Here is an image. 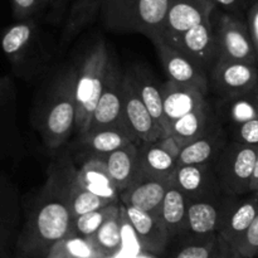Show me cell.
<instances>
[{
    "mask_svg": "<svg viewBox=\"0 0 258 258\" xmlns=\"http://www.w3.org/2000/svg\"><path fill=\"white\" fill-rule=\"evenodd\" d=\"M77 169L62 156L49 169L45 184L27 209L15 253L45 258L53 247L72 234L70 190Z\"/></svg>",
    "mask_w": 258,
    "mask_h": 258,
    "instance_id": "1",
    "label": "cell"
},
{
    "mask_svg": "<svg viewBox=\"0 0 258 258\" xmlns=\"http://www.w3.org/2000/svg\"><path fill=\"white\" fill-rule=\"evenodd\" d=\"M76 70L63 68L40 91L34 125L49 150L60 148L76 130Z\"/></svg>",
    "mask_w": 258,
    "mask_h": 258,
    "instance_id": "2",
    "label": "cell"
},
{
    "mask_svg": "<svg viewBox=\"0 0 258 258\" xmlns=\"http://www.w3.org/2000/svg\"><path fill=\"white\" fill-rule=\"evenodd\" d=\"M170 0H103L100 19L105 28L138 33L154 43L163 38Z\"/></svg>",
    "mask_w": 258,
    "mask_h": 258,
    "instance_id": "3",
    "label": "cell"
},
{
    "mask_svg": "<svg viewBox=\"0 0 258 258\" xmlns=\"http://www.w3.org/2000/svg\"><path fill=\"white\" fill-rule=\"evenodd\" d=\"M0 47L13 70L23 78L38 75L48 60L37 18L17 20L0 38Z\"/></svg>",
    "mask_w": 258,
    "mask_h": 258,
    "instance_id": "4",
    "label": "cell"
},
{
    "mask_svg": "<svg viewBox=\"0 0 258 258\" xmlns=\"http://www.w3.org/2000/svg\"><path fill=\"white\" fill-rule=\"evenodd\" d=\"M110 52L102 39L88 48L76 70V131L83 135L90 130L91 118L103 90Z\"/></svg>",
    "mask_w": 258,
    "mask_h": 258,
    "instance_id": "5",
    "label": "cell"
},
{
    "mask_svg": "<svg viewBox=\"0 0 258 258\" xmlns=\"http://www.w3.org/2000/svg\"><path fill=\"white\" fill-rule=\"evenodd\" d=\"M258 158L257 146L229 140L212 164L222 194L239 197L251 193V181Z\"/></svg>",
    "mask_w": 258,
    "mask_h": 258,
    "instance_id": "6",
    "label": "cell"
},
{
    "mask_svg": "<svg viewBox=\"0 0 258 258\" xmlns=\"http://www.w3.org/2000/svg\"><path fill=\"white\" fill-rule=\"evenodd\" d=\"M212 22L218 47V58L258 64L257 53L246 19L216 8L212 14Z\"/></svg>",
    "mask_w": 258,
    "mask_h": 258,
    "instance_id": "7",
    "label": "cell"
},
{
    "mask_svg": "<svg viewBox=\"0 0 258 258\" xmlns=\"http://www.w3.org/2000/svg\"><path fill=\"white\" fill-rule=\"evenodd\" d=\"M123 76L125 71L121 70L117 59L110 55L103 90L91 118L90 130L107 126H127L123 116Z\"/></svg>",
    "mask_w": 258,
    "mask_h": 258,
    "instance_id": "8",
    "label": "cell"
},
{
    "mask_svg": "<svg viewBox=\"0 0 258 258\" xmlns=\"http://www.w3.org/2000/svg\"><path fill=\"white\" fill-rule=\"evenodd\" d=\"M209 90L218 98L231 97L252 90L258 85L256 64L217 58L208 73Z\"/></svg>",
    "mask_w": 258,
    "mask_h": 258,
    "instance_id": "9",
    "label": "cell"
},
{
    "mask_svg": "<svg viewBox=\"0 0 258 258\" xmlns=\"http://www.w3.org/2000/svg\"><path fill=\"white\" fill-rule=\"evenodd\" d=\"M214 9L211 0H170L161 40L174 45L184 33L211 19Z\"/></svg>",
    "mask_w": 258,
    "mask_h": 258,
    "instance_id": "10",
    "label": "cell"
},
{
    "mask_svg": "<svg viewBox=\"0 0 258 258\" xmlns=\"http://www.w3.org/2000/svg\"><path fill=\"white\" fill-rule=\"evenodd\" d=\"M22 208L17 188L0 171V258L12 257L22 231Z\"/></svg>",
    "mask_w": 258,
    "mask_h": 258,
    "instance_id": "11",
    "label": "cell"
},
{
    "mask_svg": "<svg viewBox=\"0 0 258 258\" xmlns=\"http://www.w3.org/2000/svg\"><path fill=\"white\" fill-rule=\"evenodd\" d=\"M158 50L159 58L169 81L179 85L193 86L203 91L206 95L209 92L208 72L198 64L189 55L165 43L164 40L154 43Z\"/></svg>",
    "mask_w": 258,
    "mask_h": 258,
    "instance_id": "12",
    "label": "cell"
},
{
    "mask_svg": "<svg viewBox=\"0 0 258 258\" xmlns=\"http://www.w3.org/2000/svg\"><path fill=\"white\" fill-rule=\"evenodd\" d=\"M180 148L169 135L153 141H138L139 168L149 175L170 181L179 166Z\"/></svg>",
    "mask_w": 258,
    "mask_h": 258,
    "instance_id": "13",
    "label": "cell"
},
{
    "mask_svg": "<svg viewBox=\"0 0 258 258\" xmlns=\"http://www.w3.org/2000/svg\"><path fill=\"white\" fill-rule=\"evenodd\" d=\"M169 185L170 181L149 175L139 169L130 185L120 193V201L123 206L141 209L160 218L161 204Z\"/></svg>",
    "mask_w": 258,
    "mask_h": 258,
    "instance_id": "14",
    "label": "cell"
},
{
    "mask_svg": "<svg viewBox=\"0 0 258 258\" xmlns=\"http://www.w3.org/2000/svg\"><path fill=\"white\" fill-rule=\"evenodd\" d=\"M170 185L179 189L189 201L223 196L211 164L179 165L170 178Z\"/></svg>",
    "mask_w": 258,
    "mask_h": 258,
    "instance_id": "15",
    "label": "cell"
},
{
    "mask_svg": "<svg viewBox=\"0 0 258 258\" xmlns=\"http://www.w3.org/2000/svg\"><path fill=\"white\" fill-rule=\"evenodd\" d=\"M123 116L126 125L139 141L153 143L166 136L136 93L126 71L123 76Z\"/></svg>",
    "mask_w": 258,
    "mask_h": 258,
    "instance_id": "16",
    "label": "cell"
},
{
    "mask_svg": "<svg viewBox=\"0 0 258 258\" xmlns=\"http://www.w3.org/2000/svg\"><path fill=\"white\" fill-rule=\"evenodd\" d=\"M231 197L223 194L216 198L189 201L186 236L190 238H202L218 233Z\"/></svg>",
    "mask_w": 258,
    "mask_h": 258,
    "instance_id": "17",
    "label": "cell"
},
{
    "mask_svg": "<svg viewBox=\"0 0 258 258\" xmlns=\"http://www.w3.org/2000/svg\"><path fill=\"white\" fill-rule=\"evenodd\" d=\"M239 197H231L218 229L219 236L232 249L246 233L258 213V194L251 193L247 198Z\"/></svg>",
    "mask_w": 258,
    "mask_h": 258,
    "instance_id": "18",
    "label": "cell"
},
{
    "mask_svg": "<svg viewBox=\"0 0 258 258\" xmlns=\"http://www.w3.org/2000/svg\"><path fill=\"white\" fill-rule=\"evenodd\" d=\"M171 47L185 53L209 73L218 58V47L212 18L184 33Z\"/></svg>",
    "mask_w": 258,
    "mask_h": 258,
    "instance_id": "19",
    "label": "cell"
},
{
    "mask_svg": "<svg viewBox=\"0 0 258 258\" xmlns=\"http://www.w3.org/2000/svg\"><path fill=\"white\" fill-rule=\"evenodd\" d=\"M125 207L126 217L136 237L140 249L151 252L158 256L163 254L168 247L170 237L163 221L141 209Z\"/></svg>",
    "mask_w": 258,
    "mask_h": 258,
    "instance_id": "20",
    "label": "cell"
},
{
    "mask_svg": "<svg viewBox=\"0 0 258 258\" xmlns=\"http://www.w3.org/2000/svg\"><path fill=\"white\" fill-rule=\"evenodd\" d=\"M228 141L227 128L217 117L201 138L180 149L179 165H212Z\"/></svg>",
    "mask_w": 258,
    "mask_h": 258,
    "instance_id": "21",
    "label": "cell"
},
{
    "mask_svg": "<svg viewBox=\"0 0 258 258\" xmlns=\"http://www.w3.org/2000/svg\"><path fill=\"white\" fill-rule=\"evenodd\" d=\"M164 115L169 126L178 118L193 112L207 102V95L193 86L166 81L161 85Z\"/></svg>",
    "mask_w": 258,
    "mask_h": 258,
    "instance_id": "22",
    "label": "cell"
},
{
    "mask_svg": "<svg viewBox=\"0 0 258 258\" xmlns=\"http://www.w3.org/2000/svg\"><path fill=\"white\" fill-rule=\"evenodd\" d=\"M138 141L135 134L125 125L93 128L78 139V143L83 146L86 153L90 154V158L106 156L128 144Z\"/></svg>",
    "mask_w": 258,
    "mask_h": 258,
    "instance_id": "23",
    "label": "cell"
},
{
    "mask_svg": "<svg viewBox=\"0 0 258 258\" xmlns=\"http://www.w3.org/2000/svg\"><path fill=\"white\" fill-rule=\"evenodd\" d=\"M126 73H127L136 93L141 98L150 115L163 128L164 133L169 135L170 126H169L165 115H164L161 86L156 83L155 78L153 77L150 71L143 66H134V67L126 70Z\"/></svg>",
    "mask_w": 258,
    "mask_h": 258,
    "instance_id": "24",
    "label": "cell"
},
{
    "mask_svg": "<svg viewBox=\"0 0 258 258\" xmlns=\"http://www.w3.org/2000/svg\"><path fill=\"white\" fill-rule=\"evenodd\" d=\"M19 144L15 126L14 88L7 78H0V160L14 155Z\"/></svg>",
    "mask_w": 258,
    "mask_h": 258,
    "instance_id": "25",
    "label": "cell"
},
{
    "mask_svg": "<svg viewBox=\"0 0 258 258\" xmlns=\"http://www.w3.org/2000/svg\"><path fill=\"white\" fill-rule=\"evenodd\" d=\"M213 108L218 120L227 127L258 118V85L239 95L218 98Z\"/></svg>",
    "mask_w": 258,
    "mask_h": 258,
    "instance_id": "26",
    "label": "cell"
},
{
    "mask_svg": "<svg viewBox=\"0 0 258 258\" xmlns=\"http://www.w3.org/2000/svg\"><path fill=\"white\" fill-rule=\"evenodd\" d=\"M76 180L100 198L106 199L110 203L120 201V193L110 175L105 160L101 158H90L85 164L77 169Z\"/></svg>",
    "mask_w": 258,
    "mask_h": 258,
    "instance_id": "27",
    "label": "cell"
},
{
    "mask_svg": "<svg viewBox=\"0 0 258 258\" xmlns=\"http://www.w3.org/2000/svg\"><path fill=\"white\" fill-rule=\"evenodd\" d=\"M216 120L217 115L214 112V108L207 101L202 107L174 121L170 126L169 136L181 149L201 138Z\"/></svg>",
    "mask_w": 258,
    "mask_h": 258,
    "instance_id": "28",
    "label": "cell"
},
{
    "mask_svg": "<svg viewBox=\"0 0 258 258\" xmlns=\"http://www.w3.org/2000/svg\"><path fill=\"white\" fill-rule=\"evenodd\" d=\"M189 199L175 186L169 185L161 204L160 219L170 239L186 236L188 231Z\"/></svg>",
    "mask_w": 258,
    "mask_h": 258,
    "instance_id": "29",
    "label": "cell"
},
{
    "mask_svg": "<svg viewBox=\"0 0 258 258\" xmlns=\"http://www.w3.org/2000/svg\"><path fill=\"white\" fill-rule=\"evenodd\" d=\"M107 165L118 193L125 190L139 171L138 143L128 144L106 156H101Z\"/></svg>",
    "mask_w": 258,
    "mask_h": 258,
    "instance_id": "30",
    "label": "cell"
},
{
    "mask_svg": "<svg viewBox=\"0 0 258 258\" xmlns=\"http://www.w3.org/2000/svg\"><path fill=\"white\" fill-rule=\"evenodd\" d=\"M103 0H72L60 34V44L67 45L100 17Z\"/></svg>",
    "mask_w": 258,
    "mask_h": 258,
    "instance_id": "31",
    "label": "cell"
},
{
    "mask_svg": "<svg viewBox=\"0 0 258 258\" xmlns=\"http://www.w3.org/2000/svg\"><path fill=\"white\" fill-rule=\"evenodd\" d=\"M236 252L218 233L202 238H190L171 258H232Z\"/></svg>",
    "mask_w": 258,
    "mask_h": 258,
    "instance_id": "32",
    "label": "cell"
},
{
    "mask_svg": "<svg viewBox=\"0 0 258 258\" xmlns=\"http://www.w3.org/2000/svg\"><path fill=\"white\" fill-rule=\"evenodd\" d=\"M123 217L122 208L120 214L106 222L91 238L98 251L106 258L115 257L123 248Z\"/></svg>",
    "mask_w": 258,
    "mask_h": 258,
    "instance_id": "33",
    "label": "cell"
},
{
    "mask_svg": "<svg viewBox=\"0 0 258 258\" xmlns=\"http://www.w3.org/2000/svg\"><path fill=\"white\" fill-rule=\"evenodd\" d=\"M121 208H122V203H121V201H118L115 202V203L108 204L103 208L97 209V211L90 212V213L77 217L73 221V228L71 236L91 239L106 222L120 214Z\"/></svg>",
    "mask_w": 258,
    "mask_h": 258,
    "instance_id": "34",
    "label": "cell"
},
{
    "mask_svg": "<svg viewBox=\"0 0 258 258\" xmlns=\"http://www.w3.org/2000/svg\"><path fill=\"white\" fill-rule=\"evenodd\" d=\"M108 204H111L108 201L95 196L87 189L81 186L75 176V180H73L70 190V208L73 218H77L83 214L90 213V212L97 211V209L103 208Z\"/></svg>",
    "mask_w": 258,
    "mask_h": 258,
    "instance_id": "35",
    "label": "cell"
},
{
    "mask_svg": "<svg viewBox=\"0 0 258 258\" xmlns=\"http://www.w3.org/2000/svg\"><path fill=\"white\" fill-rule=\"evenodd\" d=\"M55 246L70 258H106L88 238L70 236Z\"/></svg>",
    "mask_w": 258,
    "mask_h": 258,
    "instance_id": "36",
    "label": "cell"
},
{
    "mask_svg": "<svg viewBox=\"0 0 258 258\" xmlns=\"http://www.w3.org/2000/svg\"><path fill=\"white\" fill-rule=\"evenodd\" d=\"M226 128L229 140L243 144V145L257 146L258 148V118Z\"/></svg>",
    "mask_w": 258,
    "mask_h": 258,
    "instance_id": "37",
    "label": "cell"
},
{
    "mask_svg": "<svg viewBox=\"0 0 258 258\" xmlns=\"http://www.w3.org/2000/svg\"><path fill=\"white\" fill-rule=\"evenodd\" d=\"M233 251L242 258H258V213Z\"/></svg>",
    "mask_w": 258,
    "mask_h": 258,
    "instance_id": "38",
    "label": "cell"
},
{
    "mask_svg": "<svg viewBox=\"0 0 258 258\" xmlns=\"http://www.w3.org/2000/svg\"><path fill=\"white\" fill-rule=\"evenodd\" d=\"M48 7V0H12L13 14L17 20L37 18Z\"/></svg>",
    "mask_w": 258,
    "mask_h": 258,
    "instance_id": "39",
    "label": "cell"
},
{
    "mask_svg": "<svg viewBox=\"0 0 258 258\" xmlns=\"http://www.w3.org/2000/svg\"><path fill=\"white\" fill-rule=\"evenodd\" d=\"M217 9L246 19V14L254 0H211Z\"/></svg>",
    "mask_w": 258,
    "mask_h": 258,
    "instance_id": "40",
    "label": "cell"
},
{
    "mask_svg": "<svg viewBox=\"0 0 258 258\" xmlns=\"http://www.w3.org/2000/svg\"><path fill=\"white\" fill-rule=\"evenodd\" d=\"M246 22L258 57V0H254L253 4L249 7L246 14Z\"/></svg>",
    "mask_w": 258,
    "mask_h": 258,
    "instance_id": "41",
    "label": "cell"
},
{
    "mask_svg": "<svg viewBox=\"0 0 258 258\" xmlns=\"http://www.w3.org/2000/svg\"><path fill=\"white\" fill-rule=\"evenodd\" d=\"M68 0H48V9H49V20L53 23L60 22L63 14L67 8Z\"/></svg>",
    "mask_w": 258,
    "mask_h": 258,
    "instance_id": "42",
    "label": "cell"
},
{
    "mask_svg": "<svg viewBox=\"0 0 258 258\" xmlns=\"http://www.w3.org/2000/svg\"><path fill=\"white\" fill-rule=\"evenodd\" d=\"M251 193H256V194H258V158H257V161H256V166H254L253 176H252V181H251Z\"/></svg>",
    "mask_w": 258,
    "mask_h": 258,
    "instance_id": "43",
    "label": "cell"
},
{
    "mask_svg": "<svg viewBox=\"0 0 258 258\" xmlns=\"http://www.w3.org/2000/svg\"><path fill=\"white\" fill-rule=\"evenodd\" d=\"M45 258H70V257L66 256V254L63 253V251L59 248V247L54 246L52 248V251L49 252V254H48V256Z\"/></svg>",
    "mask_w": 258,
    "mask_h": 258,
    "instance_id": "44",
    "label": "cell"
},
{
    "mask_svg": "<svg viewBox=\"0 0 258 258\" xmlns=\"http://www.w3.org/2000/svg\"><path fill=\"white\" fill-rule=\"evenodd\" d=\"M131 258H160V256H158L155 253H151V252L144 251V249H139Z\"/></svg>",
    "mask_w": 258,
    "mask_h": 258,
    "instance_id": "45",
    "label": "cell"
},
{
    "mask_svg": "<svg viewBox=\"0 0 258 258\" xmlns=\"http://www.w3.org/2000/svg\"><path fill=\"white\" fill-rule=\"evenodd\" d=\"M10 258H29V257L23 256V254H20V253H14V254H13V256L10 257Z\"/></svg>",
    "mask_w": 258,
    "mask_h": 258,
    "instance_id": "46",
    "label": "cell"
},
{
    "mask_svg": "<svg viewBox=\"0 0 258 258\" xmlns=\"http://www.w3.org/2000/svg\"><path fill=\"white\" fill-rule=\"evenodd\" d=\"M232 258H242V257H239V256H238V254H237V253H236V254H234V256H233V257H232Z\"/></svg>",
    "mask_w": 258,
    "mask_h": 258,
    "instance_id": "47",
    "label": "cell"
}]
</instances>
